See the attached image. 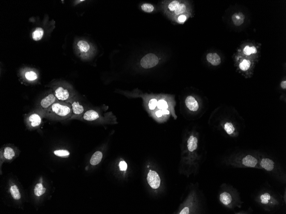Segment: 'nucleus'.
Wrapping results in <instances>:
<instances>
[{"label":"nucleus","mask_w":286,"mask_h":214,"mask_svg":"<svg viewBox=\"0 0 286 214\" xmlns=\"http://www.w3.org/2000/svg\"><path fill=\"white\" fill-rule=\"evenodd\" d=\"M198 140L196 137H194L193 135L190 136L187 142L188 150L191 152H193L198 148Z\"/></svg>","instance_id":"obj_16"},{"label":"nucleus","mask_w":286,"mask_h":214,"mask_svg":"<svg viewBox=\"0 0 286 214\" xmlns=\"http://www.w3.org/2000/svg\"><path fill=\"white\" fill-rule=\"evenodd\" d=\"M43 117L41 113L38 110L28 115L25 118V122L28 128L33 129L40 126Z\"/></svg>","instance_id":"obj_2"},{"label":"nucleus","mask_w":286,"mask_h":214,"mask_svg":"<svg viewBox=\"0 0 286 214\" xmlns=\"http://www.w3.org/2000/svg\"><path fill=\"white\" fill-rule=\"evenodd\" d=\"M54 154L57 157H60L66 158L69 157L70 153L68 150L61 149L54 151Z\"/></svg>","instance_id":"obj_22"},{"label":"nucleus","mask_w":286,"mask_h":214,"mask_svg":"<svg viewBox=\"0 0 286 214\" xmlns=\"http://www.w3.org/2000/svg\"><path fill=\"white\" fill-rule=\"evenodd\" d=\"M17 150L16 148L11 146H6L1 149V159L4 161H10L17 157Z\"/></svg>","instance_id":"obj_7"},{"label":"nucleus","mask_w":286,"mask_h":214,"mask_svg":"<svg viewBox=\"0 0 286 214\" xmlns=\"http://www.w3.org/2000/svg\"><path fill=\"white\" fill-rule=\"evenodd\" d=\"M25 78L29 81H34L37 79V75L35 72L30 71L26 72Z\"/></svg>","instance_id":"obj_23"},{"label":"nucleus","mask_w":286,"mask_h":214,"mask_svg":"<svg viewBox=\"0 0 286 214\" xmlns=\"http://www.w3.org/2000/svg\"><path fill=\"white\" fill-rule=\"evenodd\" d=\"M157 106L160 110H161L167 109V108H168V105H167V103L163 100H161L158 101Z\"/></svg>","instance_id":"obj_27"},{"label":"nucleus","mask_w":286,"mask_h":214,"mask_svg":"<svg viewBox=\"0 0 286 214\" xmlns=\"http://www.w3.org/2000/svg\"><path fill=\"white\" fill-rule=\"evenodd\" d=\"M141 8L142 10L147 13L152 12L154 9V7L153 5H152L151 4H148V3L142 4Z\"/></svg>","instance_id":"obj_24"},{"label":"nucleus","mask_w":286,"mask_h":214,"mask_svg":"<svg viewBox=\"0 0 286 214\" xmlns=\"http://www.w3.org/2000/svg\"><path fill=\"white\" fill-rule=\"evenodd\" d=\"M67 102L71 104L72 107V116L70 119L80 118L85 112V107L78 101L72 98Z\"/></svg>","instance_id":"obj_4"},{"label":"nucleus","mask_w":286,"mask_h":214,"mask_svg":"<svg viewBox=\"0 0 286 214\" xmlns=\"http://www.w3.org/2000/svg\"><path fill=\"white\" fill-rule=\"evenodd\" d=\"M147 180L150 186L153 189H157L160 186L161 179L155 171L149 170L147 175Z\"/></svg>","instance_id":"obj_8"},{"label":"nucleus","mask_w":286,"mask_h":214,"mask_svg":"<svg viewBox=\"0 0 286 214\" xmlns=\"http://www.w3.org/2000/svg\"><path fill=\"white\" fill-rule=\"evenodd\" d=\"M206 59L209 62L214 66L219 65L221 63V58L217 53L208 54L206 56Z\"/></svg>","instance_id":"obj_11"},{"label":"nucleus","mask_w":286,"mask_h":214,"mask_svg":"<svg viewBox=\"0 0 286 214\" xmlns=\"http://www.w3.org/2000/svg\"><path fill=\"white\" fill-rule=\"evenodd\" d=\"M250 62L249 60H244L243 62L239 64V68L242 70L246 71L250 68Z\"/></svg>","instance_id":"obj_25"},{"label":"nucleus","mask_w":286,"mask_h":214,"mask_svg":"<svg viewBox=\"0 0 286 214\" xmlns=\"http://www.w3.org/2000/svg\"><path fill=\"white\" fill-rule=\"evenodd\" d=\"M179 5V2L177 1H174L171 2L170 4H169L168 8L171 11H174L176 10V9L177 8Z\"/></svg>","instance_id":"obj_30"},{"label":"nucleus","mask_w":286,"mask_h":214,"mask_svg":"<svg viewBox=\"0 0 286 214\" xmlns=\"http://www.w3.org/2000/svg\"><path fill=\"white\" fill-rule=\"evenodd\" d=\"M120 171H126L127 168V164L125 161H121L119 164Z\"/></svg>","instance_id":"obj_32"},{"label":"nucleus","mask_w":286,"mask_h":214,"mask_svg":"<svg viewBox=\"0 0 286 214\" xmlns=\"http://www.w3.org/2000/svg\"><path fill=\"white\" fill-rule=\"evenodd\" d=\"M159 62V59L155 54L149 53L146 55L141 61V66L145 69L152 68L156 66Z\"/></svg>","instance_id":"obj_5"},{"label":"nucleus","mask_w":286,"mask_h":214,"mask_svg":"<svg viewBox=\"0 0 286 214\" xmlns=\"http://www.w3.org/2000/svg\"><path fill=\"white\" fill-rule=\"evenodd\" d=\"M186 106L190 110L196 111L199 108V105L196 100L191 96H189L186 98Z\"/></svg>","instance_id":"obj_10"},{"label":"nucleus","mask_w":286,"mask_h":214,"mask_svg":"<svg viewBox=\"0 0 286 214\" xmlns=\"http://www.w3.org/2000/svg\"><path fill=\"white\" fill-rule=\"evenodd\" d=\"M157 101L156 99H152L150 100L148 104L149 109L151 110L154 109L157 105Z\"/></svg>","instance_id":"obj_31"},{"label":"nucleus","mask_w":286,"mask_h":214,"mask_svg":"<svg viewBox=\"0 0 286 214\" xmlns=\"http://www.w3.org/2000/svg\"><path fill=\"white\" fill-rule=\"evenodd\" d=\"M190 213V209L189 207H186L182 209L179 213V214H188Z\"/></svg>","instance_id":"obj_34"},{"label":"nucleus","mask_w":286,"mask_h":214,"mask_svg":"<svg viewBox=\"0 0 286 214\" xmlns=\"http://www.w3.org/2000/svg\"><path fill=\"white\" fill-rule=\"evenodd\" d=\"M156 116L159 118L162 117L163 113H162V111L161 110H158L156 113Z\"/></svg>","instance_id":"obj_36"},{"label":"nucleus","mask_w":286,"mask_h":214,"mask_svg":"<svg viewBox=\"0 0 286 214\" xmlns=\"http://www.w3.org/2000/svg\"><path fill=\"white\" fill-rule=\"evenodd\" d=\"M231 196L229 193L225 192L221 193L220 196V200L222 204L227 206L232 201Z\"/></svg>","instance_id":"obj_19"},{"label":"nucleus","mask_w":286,"mask_h":214,"mask_svg":"<svg viewBox=\"0 0 286 214\" xmlns=\"http://www.w3.org/2000/svg\"><path fill=\"white\" fill-rule=\"evenodd\" d=\"M11 195L14 199L19 200L21 197V194L17 185H13L9 189Z\"/></svg>","instance_id":"obj_18"},{"label":"nucleus","mask_w":286,"mask_h":214,"mask_svg":"<svg viewBox=\"0 0 286 214\" xmlns=\"http://www.w3.org/2000/svg\"><path fill=\"white\" fill-rule=\"evenodd\" d=\"M245 17L241 12L235 13L232 16V21L235 25L240 26L243 23Z\"/></svg>","instance_id":"obj_14"},{"label":"nucleus","mask_w":286,"mask_h":214,"mask_svg":"<svg viewBox=\"0 0 286 214\" xmlns=\"http://www.w3.org/2000/svg\"><path fill=\"white\" fill-rule=\"evenodd\" d=\"M186 19V17L185 16H184V15H182V16H179L178 17V21L180 22H184Z\"/></svg>","instance_id":"obj_35"},{"label":"nucleus","mask_w":286,"mask_h":214,"mask_svg":"<svg viewBox=\"0 0 286 214\" xmlns=\"http://www.w3.org/2000/svg\"><path fill=\"white\" fill-rule=\"evenodd\" d=\"M224 130L228 134L231 135L234 133L235 128L233 124L231 123L227 122L224 125Z\"/></svg>","instance_id":"obj_26"},{"label":"nucleus","mask_w":286,"mask_h":214,"mask_svg":"<svg viewBox=\"0 0 286 214\" xmlns=\"http://www.w3.org/2000/svg\"><path fill=\"white\" fill-rule=\"evenodd\" d=\"M250 50H251V53L252 54H255L257 52V50L256 48L254 46H252V47H250Z\"/></svg>","instance_id":"obj_37"},{"label":"nucleus","mask_w":286,"mask_h":214,"mask_svg":"<svg viewBox=\"0 0 286 214\" xmlns=\"http://www.w3.org/2000/svg\"><path fill=\"white\" fill-rule=\"evenodd\" d=\"M281 87L284 89H286V81H283L280 83Z\"/></svg>","instance_id":"obj_38"},{"label":"nucleus","mask_w":286,"mask_h":214,"mask_svg":"<svg viewBox=\"0 0 286 214\" xmlns=\"http://www.w3.org/2000/svg\"><path fill=\"white\" fill-rule=\"evenodd\" d=\"M261 165L265 170L270 172L274 169V162L269 158H264L261 161Z\"/></svg>","instance_id":"obj_13"},{"label":"nucleus","mask_w":286,"mask_h":214,"mask_svg":"<svg viewBox=\"0 0 286 214\" xmlns=\"http://www.w3.org/2000/svg\"><path fill=\"white\" fill-rule=\"evenodd\" d=\"M271 197L269 194L265 193L262 194L261 196V203L263 204H266L269 203V201Z\"/></svg>","instance_id":"obj_29"},{"label":"nucleus","mask_w":286,"mask_h":214,"mask_svg":"<svg viewBox=\"0 0 286 214\" xmlns=\"http://www.w3.org/2000/svg\"><path fill=\"white\" fill-rule=\"evenodd\" d=\"M243 164L248 167L254 168L258 163V160L254 157L248 155L243 159Z\"/></svg>","instance_id":"obj_12"},{"label":"nucleus","mask_w":286,"mask_h":214,"mask_svg":"<svg viewBox=\"0 0 286 214\" xmlns=\"http://www.w3.org/2000/svg\"><path fill=\"white\" fill-rule=\"evenodd\" d=\"M72 114L71 105L69 103L58 101L42 114L44 118L47 119L62 121L70 119Z\"/></svg>","instance_id":"obj_1"},{"label":"nucleus","mask_w":286,"mask_h":214,"mask_svg":"<svg viewBox=\"0 0 286 214\" xmlns=\"http://www.w3.org/2000/svg\"><path fill=\"white\" fill-rule=\"evenodd\" d=\"M47 189L43 187V184L38 183L36 184L34 189V192L35 195L37 197H40L46 193Z\"/></svg>","instance_id":"obj_17"},{"label":"nucleus","mask_w":286,"mask_h":214,"mask_svg":"<svg viewBox=\"0 0 286 214\" xmlns=\"http://www.w3.org/2000/svg\"><path fill=\"white\" fill-rule=\"evenodd\" d=\"M186 10V5L183 4H179V6L177 7L176 10L175 11V13L177 15L181 14L184 13Z\"/></svg>","instance_id":"obj_28"},{"label":"nucleus","mask_w":286,"mask_h":214,"mask_svg":"<svg viewBox=\"0 0 286 214\" xmlns=\"http://www.w3.org/2000/svg\"><path fill=\"white\" fill-rule=\"evenodd\" d=\"M54 94L57 100L61 101L67 102L73 98L72 92L68 89L61 86L56 89Z\"/></svg>","instance_id":"obj_6"},{"label":"nucleus","mask_w":286,"mask_h":214,"mask_svg":"<svg viewBox=\"0 0 286 214\" xmlns=\"http://www.w3.org/2000/svg\"><path fill=\"white\" fill-rule=\"evenodd\" d=\"M58 101L54 94H49L41 100L37 109L43 114Z\"/></svg>","instance_id":"obj_3"},{"label":"nucleus","mask_w":286,"mask_h":214,"mask_svg":"<svg viewBox=\"0 0 286 214\" xmlns=\"http://www.w3.org/2000/svg\"><path fill=\"white\" fill-rule=\"evenodd\" d=\"M243 52L244 54L247 55H250L251 54H252L251 53L250 47L248 46H246V47L244 48Z\"/></svg>","instance_id":"obj_33"},{"label":"nucleus","mask_w":286,"mask_h":214,"mask_svg":"<svg viewBox=\"0 0 286 214\" xmlns=\"http://www.w3.org/2000/svg\"><path fill=\"white\" fill-rule=\"evenodd\" d=\"M43 34V30L42 28H37L32 33V38L34 40L39 41L42 38Z\"/></svg>","instance_id":"obj_20"},{"label":"nucleus","mask_w":286,"mask_h":214,"mask_svg":"<svg viewBox=\"0 0 286 214\" xmlns=\"http://www.w3.org/2000/svg\"><path fill=\"white\" fill-rule=\"evenodd\" d=\"M103 153L100 151H96L91 157L90 163L92 165H96L101 162L103 159Z\"/></svg>","instance_id":"obj_15"},{"label":"nucleus","mask_w":286,"mask_h":214,"mask_svg":"<svg viewBox=\"0 0 286 214\" xmlns=\"http://www.w3.org/2000/svg\"><path fill=\"white\" fill-rule=\"evenodd\" d=\"M78 46L81 51L82 52H87L90 48L88 42L84 40L79 41L78 42Z\"/></svg>","instance_id":"obj_21"},{"label":"nucleus","mask_w":286,"mask_h":214,"mask_svg":"<svg viewBox=\"0 0 286 214\" xmlns=\"http://www.w3.org/2000/svg\"><path fill=\"white\" fill-rule=\"evenodd\" d=\"M100 114L98 112L93 109H89L85 111L80 117L81 119L85 121H93L100 119Z\"/></svg>","instance_id":"obj_9"},{"label":"nucleus","mask_w":286,"mask_h":214,"mask_svg":"<svg viewBox=\"0 0 286 214\" xmlns=\"http://www.w3.org/2000/svg\"><path fill=\"white\" fill-rule=\"evenodd\" d=\"M162 113L163 115H169V111L168 110H167V109H164V110H162Z\"/></svg>","instance_id":"obj_39"}]
</instances>
